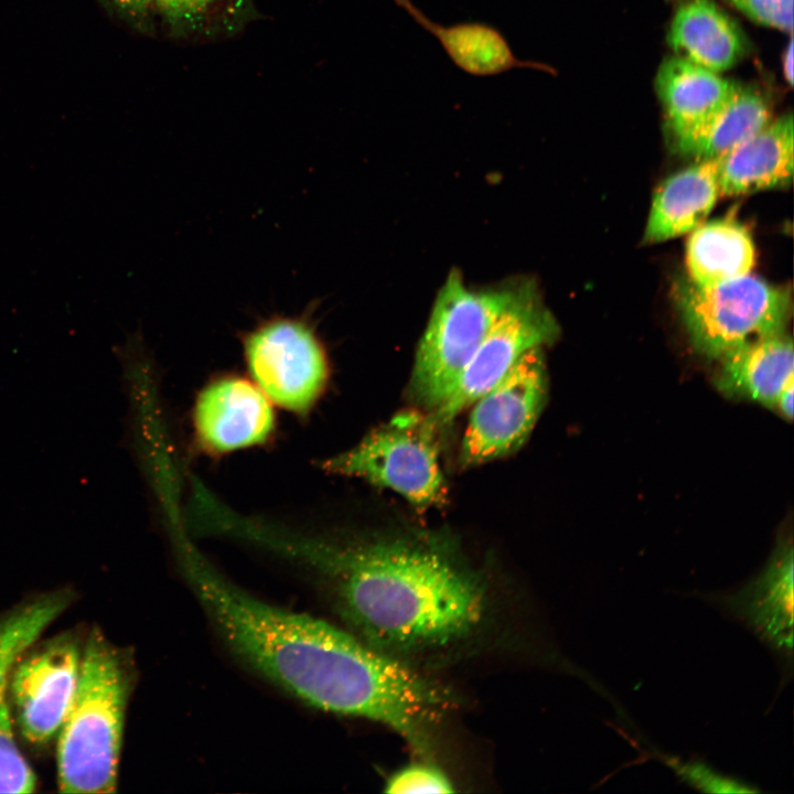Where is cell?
Instances as JSON below:
<instances>
[{
  "mask_svg": "<svg viewBox=\"0 0 794 794\" xmlns=\"http://www.w3.org/2000/svg\"><path fill=\"white\" fill-rule=\"evenodd\" d=\"M674 772L688 785L707 793H755L758 788L739 779L723 775L697 760L667 759Z\"/></svg>",
  "mask_w": 794,
  "mask_h": 794,
  "instance_id": "cb8c5ba5",
  "label": "cell"
},
{
  "mask_svg": "<svg viewBox=\"0 0 794 794\" xmlns=\"http://www.w3.org/2000/svg\"><path fill=\"white\" fill-rule=\"evenodd\" d=\"M558 333L556 319L544 304L536 286L530 281L521 282L515 297L494 321L447 398L432 411L438 426L472 406L524 354L554 342Z\"/></svg>",
  "mask_w": 794,
  "mask_h": 794,
  "instance_id": "ba28073f",
  "label": "cell"
},
{
  "mask_svg": "<svg viewBox=\"0 0 794 794\" xmlns=\"http://www.w3.org/2000/svg\"><path fill=\"white\" fill-rule=\"evenodd\" d=\"M750 20L792 34L793 0H728Z\"/></svg>",
  "mask_w": 794,
  "mask_h": 794,
  "instance_id": "d4e9b609",
  "label": "cell"
},
{
  "mask_svg": "<svg viewBox=\"0 0 794 794\" xmlns=\"http://www.w3.org/2000/svg\"><path fill=\"white\" fill-rule=\"evenodd\" d=\"M68 598L51 593L0 619V793H32L35 775L15 743L9 708L13 667L24 652L65 609Z\"/></svg>",
  "mask_w": 794,
  "mask_h": 794,
  "instance_id": "7c38bea8",
  "label": "cell"
},
{
  "mask_svg": "<svg viewBox=\"0 0 794 794\" xmlns=\"http://www.w3.org/2000/svg\"><path fill=\"white\" fill-rule=\"evenodd\" d=\"M82 662V650L72 636H58L20 657L10 693L21 734L44 743L58 732L72 704Z\"/></svg>",
  "mask_w": 794,
  "mask_h": 794,
  "instance_id": "30bf717a",
  "label": "cell"
},
{
  "mask_svg": "<svg viewBox=\"0 0 794 794\" xmlns=\"http://www.w3.org/2000/svg\"><path fill=\"white\" fill-rule=\"evenodd\" d=\"M193 421L202 447L222 453L264 442L273 430L275 415L255 383L230 375L201 391Z\"/></svg>",
  "mask_w": 794,
  "mask_h": 794,
  "instance_id": "4fadbf2b",
  "label": "cell"
},
{
  "mask_svg": "<svg viewBox=\"0 0 794 794\" xmlns=\"http://www.w3.org/2000/svg\"><path fill=\"white\" fill-rule=\"evenodd\" d=\"M783 73L786 82L793 83V41L791 40L783 54Z\"/></svg>",
  "mask_w": 794,
  "mask_h": 794,
  "instance_id": "83f0119b",
  "label": "cell"
},
{
  "mask_svg": "<svg viewBox=\"0 0 794 794\" xmlns=\"http://www.w3.org/2000/svg\"><path fill=\"white\" fill-rule=\"evenodd\" d=\"M101 634L82 651L76 690L58 729L57 780L63 793L116 790L129 680Z\"/></svg>",
  "mask_w": 794,
  "mask_h": 794,
  "instance_id": "3957f363",
  "label": "cell"
},
{
  "mask_svg": "<svg viewBox=\"0 0 794 794\" xmlns=\"http://www.w3.org/2000/svg\"><path fill=\"white\" fill-rule=\"evenodd\" d=\"M667 39L675 55L716 73L733 67L747 52L739 25L713 0L680 6Z\"/></svg>",
  "mask_w": 794,
  "mask_h": 794,
  "instance_id": "e0dca14e",
  "label": "cell"
},
{
  "mask_svg": "<svg viewBox=\"0 0 794 794\" xmlns=\"http://www.w3.org/2000/svg\"><path fill=\"white\" fill-rule=\"evenodd\" d=\"M247 367L277 405L305 414L324 389L329 362L308 316L272 315L242 336Z\"/></svg>",
  "mask_w": 794,
  "mask_h": 794,
  "instance_id": "52a82bcc",
  "label": "cell"
},
{
  "mask_svg": "<svg viewBox=\"0 0 794 794\" xmlns=\"http://www.w3.org/2000/svg\"><path fill=\"white\" fill-rule=\"evenodd\" d=\"M686 244L688 278L711 287L749 275L755 248L748 228L732 217L704 222L689 233Z\"/></svg>",
  "mask_w": 794,
  "mask_h": 794,
  "instance_id": "ffe728a7",
  "label": "cell"
},
{
  "mask_svg": "<svg viewBox=\"0 0 794 794\" xmlns=\"http://www.w3.org/2000/svg\"><path fill=\"white\" fill-rule=\"evenodd\" d=\"M438 427L431 414H399L351 450L326 460L323 468L390 489L420 508L438 505L446 495Z\"/></svg>",
  "mask_w": 794,
  "mask_h": 794,
  "instance_id": "8992f818",
  "label": "cell"
},
{
  "mask_svg": "<svg viewBox=\"0 0 794 794\" xmlns=\"http://www.w3.org/2000/svg\"><path fill=\"white\" fill-rule=\"evenodd\" d=\"M794 382L788 384L780 394L775 408L787 419L793 417Z\"/></svg>",
  "mask_w": 794,
  "mask_h": 794,
  "instance_id": "4316f807",
  "label": "cell"
},
{
  "mask_svg": "<svg viewBox=\"0 0 794 794\" xmlns=\"http://www.w3.org/2000/svg\"><path fill=\"white\" fill-rule=\"evenodd\" d=\"M242 535L305 565L324 583L350 632L420 669L475 644L491 621L486 578L440 539L335 540L253 521Z\"/></svg>",
  "mask_w": 794,
  "mask_h": 794,
  "instance_id": "7a4b0ae2",
  "label": "cell"
},
{
  "mask_svg": "<svg viewBox=\"0 0 794 794\" xmlns=\"http://www.w3.org/2000/svg\"><path fill=\"white\" fill-rule=\"evenodd\" d=\"M386 793H452L453 784L448 775L432 762L420 761L396 771L388 777Z\"/></svg>",
  "mask_w": 794,
  "mask_h": 794,
  "instance_id": "603a6c76",
  "label": "cell"
},
{
  "mask_svg": "<svg viewBox=\"0 0 794 794\" xmlns=\"http://www.w3.org/2000/svg\"><path fill=\"white\" fill-rule=\"evenodd\" d=\"M176 549L187 584L240 661L309 706L384 725L421 760L433 757L436 731L457 705L449 688L348 630L253 597L187 538Z\"/></svg>",
  "mask_w": 794,
  "mask_h": 794,
  "instance_id": "6da1fadb",
  "label": "cell"
},
{
  "mask_svg": "<svg viewBox=\"0 0 794 794\" xmlns=\"http://www.w3.org/2000/svg\"><path fill=\"white\" fill-rule=\"evenodd\" d=\"M721 196L717 159L696 160L656 189L644 242L661 243L690 233L706 222Z\"/></svg>",
  "mask_w": 794,
  "mask_h": 794,
  "instance_id": "2e32d148",
  "label": "cell"
},
{
  "mask_svg": "<svg viewBox=\"0 0 794 794\" xmlns=\"http://www.w3.org/2000/svg\"><path fill=\"white\" fill-rule=\"evenodd\" d=\"M718 387L774 407L781 391L794 382L793 341L785 332L745 344L721 358Z\"/></svg>",
  "mask_w": 794,
  "mask_h": 794,
  "instance_id": "ac0fdd59",
  "label": "cell"
},
{
  "mask_svg": "<svg viewBox=\"0 0 794 794\" xmlns=\"http://www.w3.org/2000/svg\"><path fill=\"white\" fill-rule=\"evenodd\" d=\"M394 2L440 43L457 67L470 75L495 76L514 68H540L537 63L518 58L505 36L487 23L466 21L446 25L431 20L412 0Z\"/></svg>",
  "mask_w": 794,
  "mask_h": 794,
  "instance_id": "d6986e66",
  "label": "cell"
},
{
  "mask_svg": "<svg viewBox=\"0 0 794 794\" xmlns=\"http://www.w3.org/2000/svg\"><path fill=\"white\" fill-rule=\"evenodd\" d=\"M129 21L143 28L148 26L154 13L153 0H109Z\"/></svg>",
  "mask_w": 794,
  "mask_h": 794,
  "instance_id": "484cf974",
  "label": "cell"
},
{
  "mask_svg": "<svg viewBox=\"0 0 794 794\" xmlns=\"http://www.w3.org/2000/svg\"><path fill=\"white\" fill-rule=\"evenodd\" d=\"M546 391V366L538 347L524 354L472 404L461 444V463L481 464L518 449L535 426Z\"/></svg>",
  "mask_w": 794,
  "mask_h": 794,
  "instance_id": "9c48e42d",
  "label": "cell"
},
{
  "mask_svg": "<svg viewBox=\"0 0 794 794\" xmlns=\"http://www.w3.org/2000/svg\"><path fill=\"white\" fill-rule=\"evenodd\" d=\"M793 116L784 114L717 158L721 196L784 187L793 178Z\"/></svg>",
  "mask_w": 794,
  "mask_h": 794,
  "instance_id": "5bb4252c",
  "label": "cell"
},
{
  "mask_svg": "<svg viewBox=\"0 0 794 794\" xmlns=\"http://www.w3.org/2000/svg\"><path fill=\"white\" fill-rule=\"evenodd\" d=\"M673 297L693 345L712 358L785 332L793 307L788 288L750 273L711 287L680 278Z\"/></svg>",
  "mask_w": 794,
  "mask_h": 794,
  "instance_id": "5b68a950",
  "label": "cell"
},
{
  "mask_svg": "<svg viewBox=\"0 0 794 794\" xmlns=\"http://www.w3.org/2000/svg\"><path fill=\"white\" fill-rule=\"evenodd\" d=\"M519 283L474 290L459 270L448 275L416 352L412 389L420 401L434 410L447 398Z\"/></svg>",
  "mask_w": 794,
  "mask_h": 794,
  "instance_id": "277c9868",
  "label": "cell"
},
{
  "mask_svg": "<svg viewBox=\"0 0 794 794\" xmlns=\"http://www.w3.org/2000/svg\"><path fill=\"white\" fill-rule=\"evenodd\" d=\"M739 83L680 56L663 61L655 88L674 141L689 136L730 99Z\"/></svg>",
  "mask_w": 794,
  "mask_h": 794,
  "instance_id": "9a60e30c",
  "label": "cell"
},
{
  "mask_svg": "<svg viewBox=\"0 0 794 794\" xmlns=\"http://www.w3.org/2000/svg\"><path fill=\"white\" fill-rule=\"evenodd\" d=\"M236 0H153L168 34L180 39L200 34L214 26Z\"/></svg>",
  "mask_w": 794,
  "mask_h": 794,
  "instance_id": "7402d4cb",
  "label": "cell"
},
{
  "mask_svg": "<svg viewBox=\"0 0 794 794\" xmlns=\"http://www.w3.org/2000/svg\"><path fill=\"white\" fill-rule=\"evenodd\" d=\"M794 562L791 541L777 547L765 568L740 589L711 601L749 627L790 674L793 664Z\"/></svg>",
  "mask_w": 794,
  "mask_h": 794,
  "instance_id": "8fae6325",
  "label": "cell"
},
{
  "mask_svg": "<svg viewBox=\"0 0 794 794\" xmlns=\"http://www.w3.org/2000/svg\"><path fill=\"white\" fill-rule=\"evenodd\" d=\"M772 120L768 98L739 84L730 99L709 120L675 142L679 152L696 160L717 159L739 146Z\"/></svg>",
  "mask_w": 794,
  "mask_h": 794,
  "instance_id": "44dd1931",
  "label": "cell"
}]
</instances>
